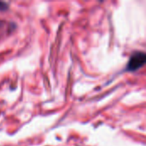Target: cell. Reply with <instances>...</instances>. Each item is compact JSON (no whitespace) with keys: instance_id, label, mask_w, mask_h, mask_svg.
<instances>
[{"instance_id":"6da1fadb","label":"cell","mask_w":146,"mask_h":146,"mask_svg":"<svg viewBox=\"0 0 146 146\" xmlns=\"http://www.w3.org/2000/svg\"><path fill=\"white\" fill-rule=\"evenodd\" d=\"M146 62V56L145 52L137 51L132 55L127 66L128 71H136L142 68Z\"/></svg>"},{"instance_id":"7a4b0ae2","label":"cell","mask_w":146,"mask_h":146,"mask_svg":"<svg viewBox=\"0 0 146 146\" xmlns=\"http://www.w3.org/2000/svg\"><path fill=\"white\" fill-rule=\"evenodd\" d=\"M8 9V4L4 2H0V10H6Z\"/></svg>"}]
</instances>
